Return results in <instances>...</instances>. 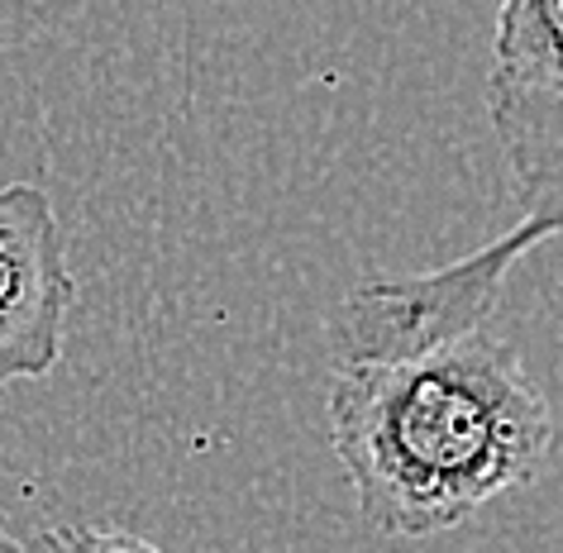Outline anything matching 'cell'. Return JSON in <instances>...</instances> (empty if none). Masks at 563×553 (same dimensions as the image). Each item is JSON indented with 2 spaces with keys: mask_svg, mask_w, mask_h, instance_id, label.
Wrapping results in <instances>:
<instances>
[{
  "mask_svg": "<svg viewBox=\"0 0 563 553\" xmlns=\"http://www.w3.org/2000/svg\"><path fill=\"white\" fill-rule=\"evenodd\" d=\"M549 239L559 234L544 220L516 215L506 234L487 239L483 248L463 253V258L444 267L401 273V277H368L358 287H349L325 324L330 367L406 358V353H426L459 334L483 330L511 267L530 248L549 244Z\"/></svg>",
  "mask_w": 563,
  "mask_h": 553,
  "instance_id": "cell-2",
  "label": "cell"
},
{
  "mask_svg": "<svg viewBox=\"0 0 563 553\" xmlns=\"http://www.w3.org/2000/svg\"><path fill=\"white\" fill-rule=\"evenodd\" d=\"M487 120L501 153L563 134V0H501Z\"/></svg>",
  "mask_w": 563,
  "mask_h": 553,
  "instance_id": "cell-4",
  "label": "cell"
},
{
  "mask_svg": "<svg viewBox=\"0 0 563 553\" xmlns=\"http://www.w3.org/2000/svg\"><path fill=\"white\" fill-rule=\"evenodd\" d=\"M73 301L77 277L53 196L34 181L0 187V387L58 367Z\"/></svg>",
  "mask_w": 563,
  "mask_h": 553,
  "instance_id": "cell-3",
  "label": "cell"
},
{
  "mask_svg": "<svg viewBox=\"0 0 563 553\" xmlns=\"http://www.w3.org/2000/svg\"><path fill=\"white\" fill-rule=\"evenodd\" d=\"M0 553H24V544H20V539L5 530V520H0Z\"/></svg>",
  "mask_w": 563,
  "mask_h": 553,
  "instance_id": "cell-6",
  "label": "cell"
},
{
  "mask_svg": "<svg viewBox=\"0 0 563 553\" xmlns=\"http://www.w3.org/2000/svg\"><path fill=\"white\" fill-rule=\"evenodd\" d=\"M325 420L363 524L387 539L454 530L554 458L549 396L487 324L426 353L334 367Z\"/></svg>",
  "mask_w": 563,
  "mask_h": 553,
  "instance_id": "cell-1",
  "label": "cell"
},
{
  "mask_svg": "<svg viewBox=\"0 0 563 553\" xmlns=\"http://www.w3.org/2000/svg\"><path fill=\"white\" fill-rule=\"evenodd\" d=\"M24 553H167L158 544H148L134 530H115V524H53L24 544Z\"/></svg>",
  "mask_w": 563,
  "mask_h": 553,
  "instance_id": "cell-5",
  "label": "cell"
}]
</instances>
